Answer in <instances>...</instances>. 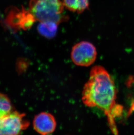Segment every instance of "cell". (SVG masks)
<instances>
[{"instance_id":"cell-10","label":"cell","mask_w":134,"mask_h":135,"mask_svg":"<svg viewBox=\"0 0 134 135\" xmlns=\"http://www.w3.org/2000/svg\"><path fill=\"white\" fill-rule=\"evenodd\" d=\"M0 135H3V134H2V133H1V132H0Z\"/></svg>"},{"instance_id":"cell-6","label":"cell","mask_w":134,"mask_h":135,"mask_svg":"<svg viewBox=\"0 0 134 135\" xmlns=\"http://www.w3.org/2000/svg\"><path fill=\"white\" fill-rule=\"evenodd\" d=\"M55 119L51 114L42 112L35 116L33 121L34 129L40 135H50L55 130Z\"/></svg>"},{"instance_id":"cell-3","label":"cell","mask_w":134,"mask_h":135,"mask_svg":"<svg viewBox=\"0 0 134 135\" xmlns=\"http://www.w3.org/2000/svg\"><path fill=\"white\" fill-rule=\"evenodd\" d=\"M29 125L25 115L13 111L0 119V132L3 135H19Z\"/></svg>"},{"instance_id":"cell-2","label":"cell","mask_w":134,"mask_h":135,"mask_svg":"<svg viewBox=\"0 0 134 135\" xmlns=\"http://www.w3.org/2000/svg\"><path fill=\"white\" fill-rule=\"evenodd\" d=\"M61 0H30L29 11L36 21H52L58 24L68 20Z\"/></svg>"},{"instance_id":"cell-9","label":"cell","mask_w":134,"mask_h":135,"mask_svg":"<svg viewBox=\"0 0 134 135\" xmlns=\"http://www.w3.org/2000/svg\"><path fill=\"white\" fill-rule=\"evenodd\" d=\"M10 100L5 94L0 93V115L2 117L13 112Z\"/></svg>"},{"instance_id":"cell-4","label":"cell","mask_w":134,"mask_h":135,"mask_svg":"<svg viewBox=\"0 0 134 135\" xmlns=\"http://www.w3.org/2000/svg\"><path fill=\"white\" fill-rule=\"evenodd\" d=\"M97 55L96 49L91 42L82 41L76 44L72 48L71 58L77 66H89L96 60Z\"/></svg>"},{"instance_id":"cell-1","label":"cell","mask_w":134,"mask_h":135,"mask_svg":"<svg viewBox=\"0 0 134 135\" xmlns=\"http://www.w3.org/2000/svg\"><path fill=\"white\" fill-rule=\"evenodd\" d=\"M116 98L115 82L108 72L102 66H94L84 87L82 101L87 107H96L104 112L114 135H118L115 119L123 112V107L117 103Z\"/></svg>"},{"instance_id":"cell-8","label":"cell","mask_w":134,"mask_h":135,"mask_svg":"<svg viewBox=\"0 0 134 135\" xmlns=\"http://www.w3.org/2000/svg\"><path fill=\"white\" fill-rule=\"evenodd\" d=\"M65 8L71 12L82 13L89 7V0H62Z\"/></svg>"},{"instance_id":"cell-5","label":"cell","mask_w":134,"mask_h":135,"mask_svg":"<svg viewBox=\"0 0 134 135\" xmlns=\"http://www.w3.org/2000/svg\"><path fill=\"white\" fill-rule=\"evenodd\" d=\"M7 21L10 26L17 29L28 30L33 26L35 19L29 11L24 8L12 9L8 15Z\"/></svg>"},{"instance_id":"cell-11","label":"cell","mask_w":134,"mask_h":135,"mask_svg":"<svg viewBox=\"0 0 134 135\" xmlns=\"http://www.w3.org/2000/svg\"><path fill=\"white\" fill-rule=\"evenodd\" d=\"M1 118H2V116H1V115H0V119Z\"/></svg>"},{"instance_id":"cell-7","label":"cell","mask_w":134,"mask_h":135,"mask_svg":"<svg viewBox=\"0 0 134 135\" xmlns=\"http://www.w3.org/2000/svg\"><path fill=\"white\" fill-rule=\"evenodd\" d=\"M58 25L52 21L40 22L37 30L40 34L45 38H53L57 34Z\"/></svg>"}]
</instances>
